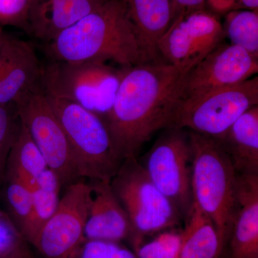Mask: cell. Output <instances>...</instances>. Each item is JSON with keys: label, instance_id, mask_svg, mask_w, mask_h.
<instances>
[{"label": "cell", "instance_id": "5bb4252c", "mask_svg": "<svg viewBox=\"0 0 258 258\" xmlns=\"http://www.w3.org/2000/svg\"><path fill=\"white\" fill-rule=\"evenodd\" d=\"M89 180L91 201L84 231L86 241L120 242L132 238L130 220L113 193L110 181Z\"/></svg>", "mask_w": 258, "mask_h": 258}, {"label": "cell", "instance_id": "6da1fadb", "mask_svg": "<svg viewBox=\"0 0 258 258\" xmlns=\"http://www.w3.org/2000/svg\"><path fill=\"white\" fill-rule=\"evenodd\" d=\"M184 75L165 61L129 67L111 109L103 118L120 161L137 157L159 131L172 128L182 101Z\"/></svg>", "mask_w": 258, "mask_h": 258}, {"label": "cell", "instance_id": "52a82bcc", "mask_svg": "<svg viewBox=\"0 0 258 258\" xmlns=\"http://www.w3.org/2000/svg\"><path fill=\"white\" fill-rule=\"evenodd\" d=\"M142 164L149 179L172 204L186 223L194 207L192 151L189 131L164 129Z\"/></svg>", "mask_w": 258, "mask_h": 258}, {"label": "cell", "instance_id": "8992f818", "mask_svg": "<svg viewBox=\"0 0 258 258\" xmlns=\"http://www.w3.org/2000/svg\"><path fill=\"white\" fill-rule=\"evenodd\" d=\"M46 98L67 136L81 179L111 181L122 162L103 120L73 102Z\"/></svg>", "mask_w": 258, "mask_h": 258}, {"label": "cell", "instance_id": "4316f807", "mask_svg": "<svg viewBox=\"0 0 258 258\" xmlns=\"http://www.w3.org/2000/svg\"><path fill=\"white\" fill-rule=\"evenodd\" d=\"M31 0H0V27H15L31 34L29 12Z\"/></svg>", "mask_w": 258, "mask_h": 258}, {"label": "cell", "instance_id": "ffe728a7", "mask_svg": "<svg viewBox=\"0 0 258 258\" xmlns=\"http://www.w3.org/2000/svg\"><path fill=\"white\" fill-rule=\"evenodd\" d=\"M37 189L32 191L31 211L20 231L24 238L32 244L57 208L61 187L57 176L47 168L37 177Z\"/></svg>", "mask_w": 258, "mask_h": 258}, {"label": "cell", "instance_id": "277c9868", "mask_svg": "<svg viewBox=\"0 0 258 258\" xmlns=\"http://www.w3.org/2000/svg\"><path fill=\"white\" fill-rule=\"evenodd\" d=\"M128 68L100 61L48 60L42 64L40 85L46 96L73 102L103 119Z\"/></svg>", "mask_w": 258, "mask_h": 258}, {"label": "cell", "instance_id": "7402d4cb", "mask_svg": "<svg viewBox=\"0 0 258 258\" xmlns=\"http://www.w3.org/2000/svg\"><path fill=\"white\" fill-rule=\"evenodd\" d=\"M223 28L231 44L258 57L257 11L230 12L226 17Z\"/></svg>", "mask_w": 258, "mask_h": 258}, {"label": "cell", "instance_id": "d6986e66", "mask_svg": "<svg viewBox=\"0 0 258 258\" xmlns=\"http://www.w3.org/2000/svg\"><path fill=\"white\" fill-rule=\"evenodd\" d=\"M225 246L211 220L194 205L178 258H220Z\"/></svg>", "mask_w": 258, "mask_h": 258}, {"label": "cell", "instance_id": "9c48e42d", "mask_svg": "<svg viewBox=\"0 0 258 258\" xmlns=\"http://www.w3.org/2000/svg\"><path fill=\"white\" fill-rule=\"evenodd\" d=\"M15 106L19 118L61 186L81 179L69 139L41 86L22 97Z\"/></svg>", "mask_w": 258, "mask_h": 258}, {"label": "cell", "instance_id": "1f68e13d", "mask_svg": "<svg viewBox=\"0 0 258 258\" xmlns=\"http://www.w3.org/2000/svg\"><path fill=\"white\" fill-rule=\"evenodd\" d=\"M212 5H230L233 2V0H210Z\"/></svg>", "mask_w": 258, "mask_h": 258}, {"label": "cell", "instance_id": "484cf974", "mask_svg": "<svg viewBox=\"0 0 258 258\" xmlns=\"http://www.w3.org/2000/svg\"><path fill=\"white\" fill-rule=\"evenodd\" d=\"M28 243L5 212L0 218V258H34Z\"/></svg>", "mask_w": 258, "mask_h": 258}, {"label": "cell", "instance_id": "9a60e30c", "mask_svg": "<svg viewBox=\"0 0 258 258\" xmlns=\"http://www.w3.org/2000/svg\"><path fill=\"white\" fill-rule=\"evenodd\" d=\"M122 1L138 40L142 63L160 60L158 42L172 23V0Z\"/></svg>", "mask_w": 258, "mask_h": 258}, {"label": "cell", "instance_id": "44dd1931", "mask_svg": "<svg viewBox=\"0 0 258 258\" xmlns=\"http://www.w3.org/2000/svg\"><path fill=\"white\" fill-rule=\"evenodd\" d=\"M47 168L42 153L20 120V131L10 153L5 176L18 179L33 191L38 187L36 178Z\"/></svg>", "mask_w": 258, "mask_h": 258}, {"label": "cell", "instance_id": "f546056e", "mask_svg": "<svg viewBox=\"0 0 258 258\" xmlns=\"http://www.w3.org/2000/svg\"><path fill=\"white\" fill-rule=\"evenodd\" d=\"M239 2L244 8L253 11H257L258 0H239Z\"/></svg>", "mask_w": 258, "mask_h": 258}, {"label": "cell", "instance_id": "2e32d148", "mask_svg": "<svg viewBox=\"0 0 258 258\" xmlns=\"http://www.w3.org/2000/svg\"><path fill=\"white\" fill-rule=\"evenodd\" d=\"M107 0H31L29 25L31 34L48 42L61 32L104 4Z\"/></svg>", "mask_w": 258, "mask_h": 258}, {"label": "cell", "instance_id": "cb8c5ba5", "mask_svg": "<svg viewBox=\"0 0 258 258\" xmlns=\"http://www.w3.org/2000/svg\"><path fill=\"white\" fill-rule=\"evenodd\" d=\"M182 230L174 227L161 231L152 240H142L134 246V252L138 258H178Z\"/></svg>", "mask_w": 258, "mask_h": 258}, {"label": "cell", "instance_id": "d4e9b609", "mask_svg": "<svg viewBox=\"0 0 258 258\" xmlns=\"http://www.w3.org/2000/svg\"><path fill=\"white\" fill-rule=\"evenodd\" d=\"M20 128L14 104L0 106V189L5 181L7 164Z\"/></svg>", "mask_w": 258, "mask_h": 258}, {"label": "cell", "instance_id": "e0dca14e", "mask_svg": "<svg viewBox=\"0 0 258 258\" xmlns=\"http://www.w3.org/2000/svg\"><path fill=\"white\" fill-rule=\"evenodd\" d=\"M237 175V210L227 242L230 257L258 258V174Z\"/></svg>", "mask_w": 258, "mask_h": 258}, {"label": "cell", "instance_id": "7a4b0ae2", "mask_svg": "<svg viewBox=\"0 0 258 258\" xmlns=\"http://www.w3.org/2000/svg\"><path fill=\"white\" fill-rule=\"evenodd\" d=\"M42 50L50 60L112 61L122 67L142 63L138 40L122 0H107L43 43Z\"/></svg>", "mask_w": 258, "mask_h": 258}, {"label": "cell", "instance_id": "7c38bea8", "mask_svg": "<svg viewBox=\"0 0 258 258\" xmlns=\"http://www.w3.org/2000/svg\"><path fill=\"white\" fill-rule=\"evenodd\" d=\"M257 72L258 57L222 42L184 76L182 100L235 86Z\"/></svg>", "mask_w": 258, "mask_h": 258}, {"label": "cell", "instance_id": "f1b7e54d", "mask_svg": "<svg viewBox=\"0 0 258 258\" xmlns=\"http://www.w3.org/2000/svg\"><path fill=\"white\" fill-rule=\"evenodd\" d=\"M207 0H172V22L180 15L205 9Z\"/></svg>", "mask_w": 258, "mask_h": 258}, {"label": "cell", "instance_id": "5b68a950", "mask_svg": "<svg viewBox=\"0 0 258 258\" xmlns=\"http://www.w3.org/2000/svg\"><path fill=\"white\" fill-rule=\"evenodd\" d=\"M110 184L130 220L134 247L147 236L176 227L183 221L137 157L122 161Z\"/></svg>", "mask_w": 258, "mask_h": 258}, {"label": "cell", "instance_id": "4dcf8cb0", "mask_svg": "<svg viewBox=\"0 0 258 258\" xmlns=\"http://www.w3.org/2000/svg\"><path fill=\"white\" fill-rule=\"evenodd\" d=\"M8 37H9V35L5 31L4 29L0 27V47H1L3 42L5 41V40H6Z\"/></svg>", "mask_w": 258, "mask_h": 258}, {"label": "cell", "instance_id": "30bf717a", "mask_svg": "<svg viewBox=\"0 0 258 258\" xmlns=\"http://www.w3.org/2000/svg\"><path fill=\"white\" fill-rule=\"evenodd\" d=\"M226 37L223 25L205 9L180 15L158 42L160 57L186 76Z\"/></svg>", "mask_w": 258, "mask_h": 258}, {"label": "cell", "instance_id": "ac0fdd59", "mask_svg": "<svg viewBox=\"0 0 258 258\" xmlns=\"http://www.w3.org/2000/svg\"><path fill=\"white\" fill-rule=\"evenodd\" d=\"M215 141L230 157L237 174H258V106L241 115Z\"/></svg>", "mask_w": 258, "mask_h": 258}, {"label": "cell", "instance_id": "83f0119b", "mask_svg": "<svg viewBox=\"0 0 258 258\" xmlns=\"http://www.w3.org/2000/svg\"><path fill=\"white\" fill-rule=\"evenodd\" d=\"M75 258H138L120 242L87 240Z\"/></svg>", "mask_w": 258, "mask_h": 258}, {"label": "cell", "instance_id": "3957f363", "mask_svg": "<svg viewBox=\"0 0 258 258\" xmlns=\"http://www.w3.org/2000/svg\"><path fill=\"white\" fill-rule=\"evenodd\" d=\"M189 137L194 205L211 220L225 246L237 210L238 175L230 157L213 139L191 132Z\"/></svg>", "mask_w": 258, "mask_h": 258}, {"label": "cell", "instance_id": "d6a6232c", "mask_svg": "<svg viewBox=\"0 0 258 258\" xmlns=\"http://www.w3.org/2000/svg\"><path fill=\"white\" fill-rule=\"evenodd\" d=\"M5 213V212L3 211V210H2V209L0 208V218L3 216V215H4Z\"/></svg>", "mask_w": 258, "mask_h": 258}, {"label": "cell", "instance_id": "603a6c76", "mask_svg": "<svg viewBox=\"0 0 258 258\" xmlns=\"http://www.w3.org/2000/svg\"><path fill=\"white\" fill-rule=\"evenodd\" d=\"M1 189L8 207V215L19 230L28 220L32 203V191L15 178L5 176Z\"/></svg>", "mask_w": 258, "mask_h": 258}, {"label": "cell", "instance_id": "4fadbf2b", "mask_svg": "<svg viewBox=\"0 0 258 258\" xmlns=\"http://www.w3.org/2000/svg\"><path fill=\"white\" fill-rule=\"evenodd\" d=\"M42 64L31 44L9 35L0 47V106L41 86Z\"/></svg>", "mask_w": 258, "mask_h": 258}, {"label": "cell", "instance_id": "ba28073f", "mask_svg": "<svg viewBox=\"0 0 258 258\" xmlns=\"http://www.w3.org/2000/svg\"><path fill=\"white\" fill-rule=\"evenodd\" d=\"M255 106H258L257 76L235 86L182 100L172 128L186 129L215 140Z\"/></svg>", "mask_w": 258, "mask_h": 258}, {"label": "cell", "instance_id": "8fae6325", "mask_svg": "<svg viewBox=\"0 0 258 258\" xmlns=\"http://www.w3.org/2000/svg\"><path fill=\"white\" fill-rule=\"evenodd\" d=\"M90 201L89 183L79 179L66 186L55 213L32 244L42 257H76L86 242Z\"/></svg>", "mask_w": 258, "mask_h": 258}]
</instances>
